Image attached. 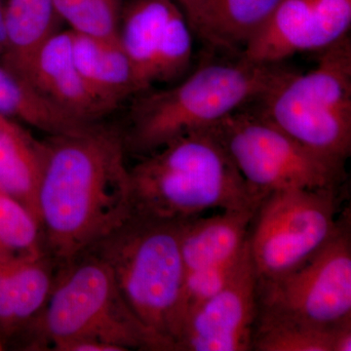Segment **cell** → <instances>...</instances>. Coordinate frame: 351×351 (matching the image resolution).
Returning <instances> with one entry per match:
<instances>
[{
    "label": "cell",
    "instance_id": "cell-7",
    "mask_svg": "<svg viewBox=\"0 0 351 351\" xmlns=\"http://www.w3.org/2000/svg\"><path fill=\"white\" fill-rule=\"evenodd\" d=\"M213 127L245 181L263 197L284 189L339 191L345 179V163L304 147L256 106L242 108Z\"/></svg>",
    "mask_w": 351,
    "mask_h": 351
},
{
    "label": "cell",
    "instance_id": "cell-2",
    "mask_svg": "<svg viewBox=\"0 0 351 351\" xmlns=\"http://www.w3.org/2000/svg\"><path fill=\"white\" fill-rule=\"evenodd\" d=\"M134 215L184 221L210 210L256 211L263 198L240 174L214 127L189 132L130 169Z\"/></svg>",
    "mask_w": 351,
    "mask_h": 351
},
{
    "label": "cell",
    "instance_id": "cell-24",
    "mask_svg": "<svg viewBox=\"0 0 351 351\" xmlns=\"http://www.w3.org/2000/svg\"><path fill=\"white\" fill-rule=\"evenodd\" d=\"M248 249L249 243H247L241 253L232 260L186 272L180 311V329L189 311L218 293L234 276Z\"/></svg>",
    "mask_w": 351,
    "mask_h": 351
},
{
    "label": "cell",
    "instance_id": "cell-4",
    "mask_svg": "<svg viewBox=\"0 0 351 351\" xmlns=\"http://www.w3.org/2000/svg\"><path fill=\"white\" fill-rule=\"evenodd\" d=\"M181 223L132 214L88 251L107 263L132 313L166 351H175L186 274Z\"/></svg>",
    "mask_w": 351,
    "mask_h": 351
},
{
    "label": "cell",
    "instance_id": "cell-16",
    "mask_svg": "<svg viewBox=\"0 0 351 351\" xmlns=\"http://www.w3.org/2000/svg\"><path fill=\"white\" fill-rule=\"evenodd\" d=\"M47 156L40 142L15 119L0 114V189L38 219V193Z\"/></svg>",
    "mask_w": 351,
    "mask_h": 351
},
{
    "label": "cell",
    "instance_id": "cell-27",
    "mask_svg": "<svg viewBox=\"0 0 351 351\" xmlns=\"http://www.w3.org/2000/svg\"><path fill=\"white\" fill-rule=\"evenodd\" d=\"M6 47L5 16H4L3 0H0V57Z\"/></svg>",
    "mask_w": 351,
    "mask_h": 351
},
{
    "label": "cell",
    "instance_id": "cell-17",
    "mask_svg": "<svg viewBox=\"0 0 351 351\" xmlns=\"http://www.w3.org/2000/svg\"><path fill=\"white\" fill-rule=\"evenodd\" d=\"M179 9L174 0H128L124 4L119 41L144 92L152 85L157 54Z\"/></svg>",
    "mask_w": 351,
    "mask_h": 351
},
{
    "label": "cell",
    "instance_id": "cell-18",
    "mask_svg": "<svg viewBox=\"0 0 351 351\" xmlns=\"http://www.w3.org/2000/svg\"><path fill=\"white\" fill-rule=\"evenodd\" d=\"M283 0H209L196 36L221 49L241 54Z\"/></svg>",
    "mask_w": 351,
    "mask_h": 351
},
{
    "label": "cell",
    "instance_id": "cell-19",
    "mask_svg": "<svg viewBox=\"0 0 351 351\" xmlns=\"http://www.w3.org/2000/svg\"><path fill=\"white\" fill-rule=\"evenodd\" d=\"M6 47L0 64L14 69L29 57L53 34L63 22L54 0H5Z\"/></svg>",
    "mask_w": 351,
    "mask_h": 351
},
{
    "label": "cell",
    "instance_id": "cell-11",
    "mask_svg": "<svg viewBox=\"0 0 351 351\" xmlns=\"http://www.w3.org/2000/svg\"><path fill=\"white\" fill-rule=\"evenodd\" d=\"M257 284L248 249L230 280L186 314L175 351L252 350L258 314Z\"/></svg>",
    "mask_w": 351,
    "mask_h": 351
},
{
    "label": "cell",
    "instance_id": "cell-12",
    "mask_svg": "<svg viewBox=\"0 0 351 351\" xmlns=\"http://www.w3.org/2000/svg\"><path fill=\"white\" fill-rule=\"evenodd\" d=\"M73 32H57L27 61L14 69L41 96L71 117L97 123L117 107L101 99L85 82L71 50Z\"/></svg>",
    "mask_w": 351,
    "mask_h": 351
},
{
    "label": "cell",
    "instance_id": "cell-25",
    "mask_svg": "<svg viewBox=\"0 0 351 351\" xmlns=\"http://www.w3.org/2000/svg\"><path fill=\"white\" fill-rule=\"evenodd\" d=\"M174 1L184 13L191 31L195 34L209 0H174Z\"/></svg>",
    "mask_w": 351,
    "mask_h": 351
},
{
    "label": "cell",
    "instance_id": "cell-26",
    "mask_svg": "<svg viewBox=\"0 0 351 351\" xmlns=\"http://www.w3.org/2000/svg\"><path fill=\"white\" fill-rule=\"evenodd\" d=\"M351 350V320L346 321L335 332L334 351Z\"/></svg>",
    "mask_w": 351,
    "mask_h": 351
},
{
    "label": "cell",
    "instance_id": "cell-1",
    "mask_svg": "<svg viewBox=\"0 0 351 351\" xmlns=\"http://www.w3.org/2000/svg\"><path fill=\"white\" fill-rule=\"evenodd\" d=\"M38 193L46 254L64 265L91 250L130 219L125 137L95 123L51 136Z\"/></svg>",
    "mask_w": 351,
    "mask_h": 351
},
{
    "label": "cell",
    "instance_id": "cell-6",
    "mask_svg": "<svg viewBox=\"0 0 351 351\" xmlns=\"http://www.w3.org/2000/svg\"><path fill=\"white\" fill-rule=\"evenodd\" d=\"M315 68L293 73L256 108L311 151L346 163L351 154V43L346 36Z\"/></svg>",
    "mask_w": 351,
    "mask_h": 351
},
{
    "label": "cell",
    "instance_id": "cell-8",
    "mask_svg": "<svg viewBox=\"0 0 351 351\" xmlns=\"http://www.w3.org/2000/svg\"><path fill=\"white\" fill-rule=\"evenodd\" d=\"M256 321L334 329L351 320L350 214L315 255L297 269L258 279Z\"/></svg>",
    "mask_w": 351,
    "mask_h": 351
},
{
    "label": "cell",
    "instance_id": "cell-10",
    "mask_svg": "<svg viewBox=\"0 0 351 351\" xmlns=\"http://www.w3.org/2000/svg\"><path fill=\"white\" fill-rule=\"evenodd\" d=\"M350 25L351 0H283L240 59L282 63L298 53L326 49L348 36Z\"/></svg>",
    "mask_w": 351,
    "mask_h": 351
},
{
    "label": "cell",
    "instance_id": "cell-13",
    "mask_svg": "<svg viewBox=\"0 0 351 351\" xmlns=\"http://www.w3.org/2000/svg\"><path fill=\"white\" fill-rule=\"evenodd\" d=\"M47 254L0 258V335L9 337L43 311L54 287Z\"/></svg>",
    "mask_w": 351,
    "mask_h": 351
},
{
    "label": "cell",
    "instance_id": "cell-14",
    "mask_svg": "<svg viewBox=\"0 0 351 351\" xmlns=\"http://www.w3.org/2000/svg\"><path fill=\"white\" fill-rule=\"evenodd\" d=\"M256 211H221L215 216L182 221L180 246L186 272L212 267L239 256L248 243Z\"/></svg>",
    "mask_w": 351,
    "mask_h": 351
},
{
    "label": "cell",
    "instance_id": "cell-3",
    "mask_svg": "<svg viewBox=\"0 0 351 351\" xmlns=\"http://www.w3.org/2000/svg\"><path fill=\"white\" fill-rule=\"evenodd\" d=\"M294 71L278 64H205L168 89L143 95L131 110L126 147L151 154L189 132L209 128L258 104Z\"/></svg>",
    "mask_w": 351,
    "mask_h": 351
},
{
    "label": "cell",
    "instance_id": "cell-20",
    "mask_svg": "<svg viewBox=\"0 0 351 351\" xmlns=\"http://www.w3.org/2000/svg\"><path fill=\"white\" fill-rule=\"evenodd\" d=\"M0 114L18 119L51 136L82 130L87 123L53 105L22 76L0 64ZM98 123V122H97Z\"/></svg>",
    "mask_w": 351,
    "mask_h": 351
},
{
    "label": "cell",
    "instance_id": "cell-9",
    "mask_svg": "<svg viewBox=\"0 0 351 351\" xmlns=\"http://www.w3.org/2000/svg\"><path fill=\"white\" fill-rule=\"evenodd\" d=\"M339 191L292 189L263 198L252 221L248 243L258 279L288 274L334 237Z\"/></svg>",
    "mask_w": 351,
    "mask_h": 351
},
{
    "label": "cell",
    "instance_id": "cell-28",
    "mask_svg": "<svg viewBox=\"0 0 351 351\" xmlns=\"http://www.w3.org/2000/svg\"><path fill=\"white\" fill-rule=\"evenodd\" d=\"M3 350V345H2L1 339H0V350Z\"/></svg>",
    "mask_w": 351,
    "mask_h": 351
},
{
    "label": "cell",
    "instance_id": "cell-15",
    "mask_svg": "<svg viewBox=\"0 0 351 351\" xmlns=\"http://www.w3.org/2000/svg\"><path fill=\"white\" fill-rule=\"evenodd\" d=\"M71 50L85 82L114 107L119 108L132 95L144 92L119 38H97L73 32Z\"/></svg>",
    "mask_w": 351,
    "mask_h": 351
},
{
    "label": "cell",
    "instance_id": "cell-23",
    "mask_svg": "<svg viewBox=\"0 0 351 351\" xmlns=\"http://www.w3.org/2000/svg\"><path fill=\"white\" fill-rule=\"evenodd\" d=\"M338 326L328 330L256 321L252 350L334 351L335 332Z\"/></svg>",
    "mask_w": 351,
    "mask_h": 351
},
{
    "label": "cell",
    "instance_id": "cell-21",
    "mask_svg": "<svg viewBox=\"0 0 351 351\" xmlns=\"http://www.w3.org/2000/svg\"><path fill=\"white\" fill-rule=\"evenodd\" d=\"M44 253L38 219L19 201L0 189V258Z\"/></svg>",
    "mask_w": 351,
    "mask_h": 351
},
{
    "label": "cell",
    "instance_id": "cell-5",
    "mask_svg": "<svg viewBox=\"0 0 351 351\" xmlns=\"http://www.w3.org/2000/svg\"><path fill=\"white\" fill-rule=\"evenodd\" d=\"M66 265L36 320L54 350L80 341L117 351L161 350L124 302L107 263L86 252Z\"/></svg>",
    "mask_w": 351,
    "mask_h": 351
},
{
    "label": "cell",
    "instance_id": "cell-22",
    "mask_svg": "<svg viewBox=\"0 0 351 351\" xmlns=\"http://www.w3.org/2000/svg\"><path fill=\"white\" fill-rule=\"evenodd\" d=\"M126 0H54L58 14L71 31L101 38H119Z\"/></svg>",
    "mask_w": 351,
    "mask_h": 351
}]
</instances>
